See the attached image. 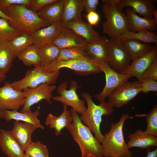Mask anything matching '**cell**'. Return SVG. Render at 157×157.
I'll return each instance as SVG.
<instances>
[{
  "instance_id": "c3c4849f",
  "label": "cell",
  "mask_w": 157,
  "mask_h": 157,
  "mask_svg": "<svg viewBox=\"0 0 157 157\" xmlns=\"http://www.w3.org/2000/svg\"><path fill=\"white\" fill-rule=\"evenodd\" d=\"M153 18L157 22V9L156 8L154 10L153 14Z\"/></svg>"
},
{
  "instance_id": "f1b7e54d",
  "label": "cell",
  "mask_w": 157,
  "mask_h": 157,
  "mask_svg": "<svg viewBox=\"0 0 157 157\" xmlns=\"http://www.w3.org/2000/svg\"><path fill=\"white\" fill-rule=\"evenodd\" d=\"M60 49L52 43L39 47L38 53L40 60V66L44 67L56 60L58 58Z\"/></svg>"
},
{
  "instance_id": "836d02e7",
  "label": "cell",
  "mask_w": 157,
  "mask_h": 157,
  "mask_svg": "<svg viewBox=\"0 0 157 157\" xmlns=\"http://www.w3.org/2000/svg\"><path fill=\"white\" fill-rule=\"evenodd\" d=\"M71 59L88 60L93 59L88 54L84 48L76 47L60 49L57 60Z\"/></svg>"
},
{
  "instance_id": "f546056e",
  "label": "cell",
  "mask_w": 157,
  "mask_h": 157,
  "mask_svg": "<svg viewBox=\"0 0 157 157\" xmlns=\"http://www.w3.org/2000/svg\"><path fill=\"white\" fill-rule=\"evenodd\" d=\"M8 42L0 40V72L5 74L9 71L15 58Z\"/></svg>"
},
{
  "instance_id": "e575fe53",
  "label": "cell",
  "mask_w": 157,
  "mask_h": 157,
  "mask_svg": "<svg viewBox=\"0 0 157 157\" xmlns=\"http://www.w3.org/2000/svg\"><path fill=\"white\" fill-rule=\"evenodd\" d=\"M22 33L10 26L7 20L0 18V40L10 42Z\"/></svg>"
},
{
  "instance_id": "d6a6232c",
  "label": "cell",
  "mask_w": 157,
  "mask_h": 157,
  "mask_svg": "<svg viewBox=\"0 0 157 157\" xmlns=\"http://www.w3.org/2000/svg\"><path fill=\"white\" fill-rule=\"evenodd\" d=\"M39 47L33 44L19 54L17 57L25 66L35 67L40 66V60L38 53Z\"/></svg>"
},
{
  "instance_id": "30bf717a",
  "label": "cell",
  "mask_w": 157,
  "mask_h": 157,
  "mask_svg": "<svg viewBox=\"0 0 157 157\" xmlns=\"http://www.w3.org/2000/svg\"><path fill=\"white\" fill-rule=\"evenodd\" d=\"M106 77V84L101 92L94 96L100 103L116 89L128 81L130 76L119 73L110 67L107 63L98 64Z\"/></svg>"
},
{
  "instance_id": "6da1fadb",
  "label": "cell",
  "mask_w": 157,
  "mask_h": 157,
  "mask_svg": "<svg viewBox=\"0 0 157 157\" xmlns=\"http://www.w3.org/2000/svg\"><path fill=\"white\" fill-rule=\"evenodd\" d=\"M146 115L138 114L130 116L128 113L124 114L118 122L111 124L110 130L104 135L101 143L103 156L132 157V152L124 140L123 132L124 125L128 119L143 117Z\"/></svg>"
},
{
  "instance_id": "ee69618b",
  "label": "cell",
  "mask_w": 157,
  "mask_h": 157,
  "mask_svg": "<svg viewBox=\"0 0 157 157\" xmlns=\"http://www.w3.org/2000/svg\"><path fill=\"white\" fill-rule=\"evenodd\" d=\"M102 1L104 3L117 6L120 3L121 0H102Z\"/></svg>"
},
{
  "instance_id": "8992f818",
  "label": "cell",
  "mask_w": 157,
  "mask_h": 157,
  "mask_svg": "<svg viewBox=\"0 0 157 157\" xmlns=\"http://www.w3.org/2000/svg\"><path fill=\"white\" fill-rule=\"evenodd\" d=\"M41 67L43 71L48 73L59 71L64 67L74 70L76 73L83 75L96 74L101 72L97 63L93 59L57 60Z\"/></svg>"
},
{
  "instance_id": "ab89813d",
  "label": "cell",
  "mask_w": 157,
  "mask_h": 157,
  "mask_svg": "<svg viewBox=\"0 0 157 157\" xmlns=\"http://www.w3.org/2000/svg\"><path fill=\"white\" fill-rule=\"evenodd\" d=\"M143 78H150L157 81V57L143 72Z\"/></svg>"
},
{
  "instance_id": "4fadbf2b",
  "label": "cell",
  "mask_w": 157,
  "mask_h": 157,
  "mask_svg": "<svg viewBox=\"0 0 157 157\" xmlns=\"http://www.w3.org/2000/svg\"><path fill=\"white\" fill-rule=\"evenodd\" d=\"M25 93L13 88L10 83L6 82L4 85L0 87V111L17 110L23 106Z\"/></svg>"
},
{
  "instance_id": "bcb514c9",
  "label": "cell",
  "mask_w": 157,
  "mask_h": 157,
  "mask_svg": "<svg viewBox=\"0 0 157 157\" xmlns=\"http://www.w3.org/2000/svg\"><path fill=\"white\" fill-rule=\"evenodd\" d=\"M0 17L3 18L7 21H11V18L7 16L3 12L0 8Z\"/></svg>"
},
{
  "instance_id": "4dcf8cb0",
  "label": "cell",
  "mask_w": 157,
  "mask_h": 157,
  "mask_svg": "<svg viewBox=\"0 0 157 157\" xmlns=\"http://www.w3.org/2000/svg\"><path fill=\"white\" fill-rule=\"evenodd\" d=\"M117 38L122 41L132 39L149 43H157V32L146 30L136 32L127 31Z\"/></svg>"
},
{
  "instance_id": "5b68a950",
  "label": "cell",
  "mask_w": 157,
  "mask_h": 157,
  "mask_svg": "<svg viewBox=\"0 0 157 157\" xmlns=\"http://www.w3.org/2000/svg\"><path fill=\"white\" fill-rule=\"evenodd\" d=\"M102 9L106 19L102 24L104 33L110 38H118L128 31L126 15L117 6L103 3Z\"/></svg>"
},
{
  "instance_id": "4316f807",
  "label": "cell",
  "mask_w": 157,
  "mask_h": 157,
  "mask_svg": "<svg viewBox=\"0 0 157 157\" xmlns=\"http://www.w3.org/2000/svg\"><path fill=\"white\" fill-rule=\"evenodd\" d=\"M82 0H65L62 15V24L81 19Z\"/></svg>"
},
{
  "instance_id": "44dd1931",
  "label": "cell",
  "mask_w": 157,
  "mask_h": 157,
  "mask_svg": "<svg viewBox=\"0 0 157 157\" xmlns=\"http://www.w3.org/2000/svg\"><path fill=\"white\" fill-rule=\"evenodd\" d=\"M63 26L72 30L82 37L87 44L94 42L100 36L92 26L83 22L82 19L66 23L63 24Z\"/></svg>"
},
{
  "instance_id": "cb8c5ba5",
  "label": "cell",
  "mask_w": 157,
  "mask_h": 157,
  "mask_svg": "<svg viewBox=\"0 0 157 157\" xmlns=\"http://www.w3.org/2000/svg\"><path fill=\"white\" fill-rule=\"evenodd\" d=\"M65 1V0H58L44 6L37 13L40 18L50 24L62 21Z\"/></svg>"
},
{
  "instance_id": "5bb4252c",
  "label": "cell",
  "mask_w": 157,
  "mask_h": 157,
  "mask_svg": "<svg viewBox=\"0 0 157 157\" xmlns=\"http://www.w3.org/2000/svg\"><path fill=\"white\" fill-rule=\"evenodd\" d=\"M157 57V47H155L146 54L131 61L129 66L122 73L135 77L141 82L143 72Z\"/></svg>"
},
{
  "instance_id": "7dc6e473",
  "label": "cell",
  "mask_w": 157,
  "mask_h": 157,
  "mask_svg": "<svg viewBox=\"0 0 157 157\" xmlns=\"http://www.w3.org/2000/svg\"><path fill=\"white\" fill-rule=\"evenodd\" d=\"M6 78V74L0 72V84L3 82Z\"/></svg>"
},
{
  "instance_id": "681fc988",
  "label": "cell",
  "mask_w": 157,
  "mask_h": 157,
  "mask_svg": "<svg viewBox=\"0 0 157 157\" xmlns=\"http://www.w3.org/2000/svg\"><path fill=\"white\" fill-rule=\"evenodd\" d=\"M24 157H32L28 155H26L25 154Z\"/></svg>"
},
{
  "instance_id": "f35d334b",
  "label": "cell",
  "mask_w": 157,
  "mask_h": 157,
  "mask_svg": "<svg viewBox=\"0 0 157 157\" xmlns=\"http://www.w3.org/2000/svg\"><path fill=\"white\" fill-rule=\"evenodd\" d=\"M141 92L147 94L151 91L157 92V82L150 78H143L140 82Z\"/></svg>"
},
{
  "instance_id": "484cf974",
  "label": "cell",
  "mask_w": 157,
  "mask_h": 157,
  "mask_svg": "<svg viewBox=\"0 0 157 157\" xmlns=\"http://www.w3.org/2000/svg\"><path fill=\"white\" fill-rule=\"evenodd\" d=\"M72 119L70 111L67 109V106L64 105L63 112L59 116L56 117L49 113L46 117L45 124L49 126L51 129L55 131L56 135L58 136L62 135L61 131L70 124Z\"/></svg>"
},
{
  "instance_id": "3957f363",
  "label": "cell",
  "mask_w": 157,
  "mask_h": 157,
  "mask_svg": "<svg viewBox=\"0 0 157 157\" xmlns=\"http://www.w3.org/2000/svg\"><path fill=\"white\" fill-rule=\"evenodd\" d=\"M4 13L11 18V21H8L10 26L31 35L50 24L40 18L37 13L23 5H12Z\"/></svg>"
},
{
  "instance_id": "7c38bea8",
  "label": "cell",
  "mask_w": 157,
  "mask_h": 157,
  "mask_svg": "<svg viewBox=\"0 0 157 157\" xmlns=\"http://www.w3.org/2000/svg\"><path fill=\"white\" fill-rule=\"evenodd\" d=\"M56 88L54 85L43 83L34 88H26L23 89V91L25 93V98L21 112L31 111V107L42 100L52 104L51 100L53 97L52 93Z\"/></svg>"
},
{
  "instance_id": "8fae6325",
  "label": "cell",
  "mask_w": 157,
  "mask_h": 157,
  "mask_svg": "<svg viewBox=\"0 0 157 157\" xmlns=\"http://www.w3.org/2000/svg\"><path fill=\"white\" fill-rule=\"evenodd\" d=\"M141 92L140 82L128 81L109 95L108 102L113 107L119 108L127 104Z\"/></svg>"
},
{
  "instance_id": "74e56055",
  "label": "cell",
  "mask_w": 157,
  "mask_h": 157,
  "mask_svg": "<svg viewBox=\"0 0 157 157\" xmlns=\"http://www.w3.org/2000/svg\"><path fill=\"white\" fill-rule=\"evenodd\" d=\"M32 0H0V8L4 13L10 6L17 4L27 7L31 4Z\"/></svg>"
},
{
  "instance_id": "52a82bcc",
  "label": "cell",
  "mask_w": 157,
  "mask_h": 157,
  "mask_svg": "<svg viewBox=\"0 0 157 157\" xmlns=\"http://www.w3.org/2000/svg\"><path fill=\"white\" fill-rule=\"evenodd\" d=\"M60 74L59 70L52 73L44 72L40 66L28 70L22 79L10 84L13 88L20 91L26 88H35L43 83L54 85Z\"/></svg>"
},
{
  "instance_id": "277c9868",
  "label": "cell",
  "mask_w": 157,
  "mask_h": 157,
  "mask_svg": "<svg viewBox=\"0 0 157 157\" xmlns=\"http://www.w3.org/2000/svg\"><path fill=\"white\" fill-rule=\"evenodd\" d=\"M82 96L86 101L87 107L81 114L79 118L92 133H94V138L101 144L104 137L100 129L102 117L103 115L108 116L111 114L114 111L113 107L108 102L105 101L99 105L96 104L88 92L83 93Z\"/></svg>"
},
{
  "instance_id": "603a6c76",
  "label": "cell",
  "mask_w": 157,
  "mask_h": 157,
  "mask_svg": "<svg viewBox=\"0 0 157 157\" xmlns=\"http://www.w3.org/2000/svg\"><path fill=\"white\" fill-rule=\"evenodd\" d=\"M0 148L8 157H24L25 154L10 131L0 129Z\"/></svg>"
},
{
  "instance_id": "7bdbcfd3",
  "label": "cell",
  "mask_w": 157,
  "mask_h": 157,
  "mask_svg": "<svg viewBox=\"0 0 157 157\" xmlns=\"http://www.w3.org/2000/svg\"><path fill=\"white\" fill-rule=\"evenodd\" d=\"M85 17L87 19L88 23L91 26L97 25L100 19L99 14L95 11L88 13Z\"/></svg>"
},
{
  "instance_id": "2e32d148",
  "label": "cell",
  "mask_w": 157,
  "mask_h": 157,
  "mask_svg": "<svg viewBox=\"0 0 157 157\" xmlns=\"http://www.w3.org/2000/svg\"><path fill=\"white\" fill-rule=\"evenodd\" d=\"M108 41V40L105 36H100L94 42L87 44L84 49L98 64H108L109 60Z\"/></svg>"
},
{
  "instance_id": "ffe728a7",
  "label": "cell",
  "mask_w": 157,
  "mask_h": 157,
  "mask_svg": "<svg viewBox=\"0 0 157 157\" xmlns=\"http://www.w3.org/2000/svg\"><path fill=\"white\" fill-rule=\"evenodd\" d=\"M52 43L60 49L76 47L84 48L87 44L82 37L72 30L63 27Z\"/></svg>"
},
{
  "instance_id": "8d00e7d4",
  "label": "cell",
  "mask_w": 157,
  "mask_h": 157,
  "mask_svg": "<svg viewBox=\"0 0 157 157\" xmlns=\"http://www.w3.org/2000/svg\"><path fill=\"white\" fill-rule=\"evenodd\" d=\"M147 123L146 134L157 136V105H156L151 112L145 116Z\"/></svg>"
},
{
  "instance_id": "d590c367",
  "label": "cell",
  "mask_w": 157,
  "mask_h": 157,
  "mask_svg": "<svg viewBox=\"0 0 157 157\" xmlns=\"http://www.w3.org/2000/svg\"><path fill=\"white\" fill-rule=\"evenodd\" d=\"M25 154L32 157H49V151L46 145L39 141L31 142L25 150Z\"/></svg>"
},
{
  "instance_id": "f6af8a7d",
  "label": "cell",
  "mask_w": 157,
  "mask_h": 157,
  "mask_svg": "<svg viewBox=\"0 0 157 157\" xmlns=\"http://www.w3.org/2000/svg\"><path fill=\"white\" fill-rule=\"evenodd\" d=\"M147 157H157V148L154 150L151 151L149 150L146 151Z\"/></svg>"
},
{
  "instance_id": "7a4b0ae2",
  "label": "cell",
  "mask_w": 157,
  "mask_h": 157,
  "mask_svg": "<svg viewBox=\"0 0 157 157\" xmlns=\"http://www.w3.org/2000/svg\"><path fill=\"white\" fill-rule=\"evenodd\" d=\"M72 122L65 128L80 148L81 157H104L101 144L93 136L89 128L81 120L77 113L71 109L70 111Z\"/></svg>"
},
{
  "instance_id": "f907efd6",
  "label": "cell",
  "mask_w": 157,
  "mask_h": 157,
  "mask_svg": "<svg viewBox=\"0 0 157 157\" xmlns=\"http://www.w3.org/2000/svg\"><path fill=\"white\" fill-rule=\"evenodd\" d=\"M108 157H114V156H110Z\"/></svg>"
},
{
  "instance_id": "e0dca14e",
  "label": "cell",
  "mask_w": 157,
  "mask_h": 157,
  "mask_svg": "<svg viewBox=\"0 0 157 157\" xmlns=\"http://www.w3.org/2000/svg\"><path fill=\"white\" fill-rule=\"evenodd\" d=\"M125 12L128 31L136 32L145 30L153 31L156 30L157 22L154 18L149 19L140 17L129 7Z\"/></svg>"
},
{
  "instance_id": "83f0119b",
  "label": "cell",
  "mask_w": 157,
  "mask_h": 157,
  "mask_svg": "<svg viewBox=\"0 0 157 157\" xmlns=\"http://www.w3.org/2000/svg\"><path fill=\"white\" fill-rule=\"evenodd\" d=\"M122 41L131 55L132 61L147 53L155 46L150 43L132 39Z\"/></svg>"
},
{
  "instance_id": "7402d4cb",
  "label": "cell",
  "mask_w": 157,
  "mask_h": 157,
  "mask_svg": "<svg viewBox=\"0 0 157 157\" xmlns=\"http://www.w3.org/2000/svg\"><path fill=\"white\" fill-rule=\"evenodd\" d=\"M39 114L38 110L33 112H19L17 110H5L0 111V118L8 122L12 119L24 121L33 124L37 128L43 129L44 127L38 118Z\"/></svg>"
},
{
  "instance_id": "60d3db41",
  "label": "cell",
  "mask_w": 157,
  "mask_h": 157,
  "mask_svg": "<svg viewBox=\"0 0 157 157\" xmlns=\"http://www.w3.org/2000/svg\"><path fill=\"white\" fill-rule=\"evenodd\" d=\"M58 0H32L30 5L26 7L33 12L37 13L44 6L55 3Z\"/></svg>"
},
{
  "instance_id": "ba28073f",
  "label": "cell",
  "mask_w": 157,
  "mask_h": 157,
  "mask_svg": "<svg viewBox=\"0 0 157 157\" xmlns=\"http://www.w3.org/2000/svg\"><path fill=\"white\" fill-rule=\"evenodd\" d=\"M108 48L109 66L115 71L122 73L130 64L131 58L123 42L117 38H110Z\"/></svg>"
},
{
  "instance_id": "d6986e66",
  "label": "cell",
  "mask_w": 157,
  "mask_h": 157,
  "mask_svg": "<svg viewBox=\"0 0 157 157\" xmlns=\"http://www.w3.org/2000/svg\"><path fill=\"white\" fill-rule=\"evenodd\" d=\"M36 127L28 123H22L15 120L10 133L24 151L33 142L31 140L32 133Z\"/></svg>"
},
{
  "instance_id": "9a60e30c",
  "label": "cell",
  "mask_w": 157,
  "mask_h": 157,
  "mask_svg": "<svg viewBox=\"0 0 157 157\" xmlns=\"http://www.w3.org/2000/svg\"><path fill=\"white\" fill-rule=\"evenodd\" d=\"M63 28L62 21H60L38 30L31 35L33 44L39 47L52 43L58 36Z\"/></svg>"
},
{
  "instance_id": "9c48e42d",
  "label": "cell",
  "mask_w": 157,
  "mask_h": 157,
  "mask_svg": "<svg viewBox=\"0 0 157 157\" xmlns=\"http://www.w3.org/2000/svg\"><path fill=\"white\" fill-rule=\"evenodd\" d=\"M68 84L65 81L60 83L57 89V92L59 96L53 97V100L60 101L64 105L68 106L80 114L82 113L86 109L85 101L79 99L76 92V90L80 87L78 85L76 81H71L69 89H67Z\"/></svg>"
},
{
  "instance_id": "b9f144b4",
  "label": "cell",
  "mask_w": 157,
  "mask_h": 157,
  "mask_svg": "<svg viewBox=\"0 0 157 157\" xmlns=\"http://www.w3.org/2000/svg\"><path fill=\"white\" fill-rule=\"evenodd\" d=\"M99 2V0H82L83 9L86 13L95 11Z\"/></svg>"
},
{
  "instance_id": "ac0fdd59",
  "label": "cell",
  "mask_w": 157,
  "mask_h": 157,
  "mask_svg": "<svg viewBox=\"0 0 157 157\" xmlns=\"http://www.w3.org/2000/svg\"><path fill=\"white\" fill-rule=\"evenodd\" d=\"M154 1L152 0H121L117 7L121 11L124 7H128L137 15L152 19L154 12L156 9Z\"/></svg>"
},
{
  "instance_id": "d4e9b609",
  "label": "cell",
  "mask_w": 157,
  "mask_h": 157,
  "mask_svg": "<svg viewBox=\"0 0 157 157\" xmlns=\"http://www.w3.org/2000/svg\"><path fill=\"white\" fill-rule=\"evenodd\" d=\"M129 140L127 145L129 149L133 147L148 149L151 147L157 146V136L147 134L140 129L128 136Z\"/></svg>"
},
{
  "instance_id": "1f68e13d",
  "label": "cell",
  "mask_w": 157,
  "mask_h": 157,
  "mask_svg": "<svg viewBox=\"0 0 157 157\" xmlns=\"http://www.w3.org/2000/svg\"><path fill=\"white\" fill-rule=\"evenodd\" d=\"M9 46L15 58L21 52L33 44L31 35L22 32L19 36L8 42Z\"/></svg>"
}]
</instances>
